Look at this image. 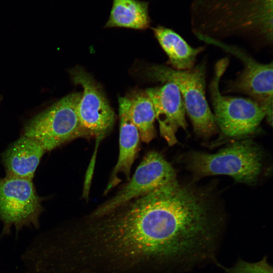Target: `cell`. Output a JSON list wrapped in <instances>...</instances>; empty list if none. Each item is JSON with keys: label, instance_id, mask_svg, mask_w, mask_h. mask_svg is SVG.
<instances>
[{"label": "cell", "instance_id": "11", "mask_svg": "<svg viewBox=\"0 0 273 273\" xmlns=\"http://www.w3.org/2000/svg\"><path fill=\"white\" fill-rule=\"evenodd\" d=\"M118 102L120 119L119 152L116 164L104 192L105 194L119 181L117 178L118 173L122 172L129 178L141 140L139 131L129 116V98L120 97Z\"/></svg>", "mask_w": 273, "mask_h": 273}, {"label": "cell", "instance_id": "5", "mask_svg": "<svg viewBox=\"0 0 273 273\" xmlns=\"http://www.w3.org/2000/svg\"><path fill=\"white\" fill-rule=\"evenodd\" d=\"M81 92H74L34 116L27 123L24 135L39 143L46 151L80 137H90L82 127L77 113Z\"/></svg>", "mask_w": 273, "mask_h": 273}, {"label": "cell", "instance_id": "8", "mask_svg": "<svg viewBox=\"0 0 273 273\" xmlns=\"http://www.w3.org/2000/svg\"><path fill=\"white\" fill-rule=\"evenodd\" d=\"M175 179V171L170 164L159 153L150 152L138 166L129 181L88 216L105 214Z\"/></svg>", "mask_w": 273, "mask_h": 273}, {"label": "cell", "instance_id": "1", "mask_svg": "<svg viewBox=\"0 0 273 273\" xmlns=\"http://www.w3.org/2000/svg\"><path fill=\"white\" fill-rule=\"evenodd\" d=\"M191 19L198 39L237 37L272 45V0H193Z\"/></svg>", "mask_w": 273, "mask_h": 273}, {"label": "cell", "instance_id": "12", "mask_svg": "<svg viewBox=\"0 0 273 273\" xmlns=\"http://www.w3.org/2000/svg\"><path fill=\"white\" fill-rule=\"evenodd\" d=\"M46 151L37 141L23 135L3 155L7 175L32 179Z\"/></svg>", "mask_w": 273, "mask_h": 273}, {"label": "cell", "instance_id": "2", "mask_svg": "<svg viewBox=\"0 0 273 273\" xmlns=\"http://www.w3.org/2000/svg\"><path fill=\"white\" fill-rule=\"evenodd\" d=\"M229 64L228 58L215 64L209 90L214 121L220 132L218 141L244 139L256 132L266 117L264 109L250 98L223 96L219 89L220 79Z\"/></svg>", "mask_w": 273, "mask_h": 273}, {"label": "cell", "instance_id": "3", "mask_svg": "<svg viewBox=\"0 0 273 273\" xmlns=\"http://www.w3.org/2000/svg\"><path fill=\"white\" fill-rule=\"evenodd\" d=\"M263 155L261 149L250 140L236 141L215 154L192 152L186 162L196 179L225 175L236 181L255 183L261 173Z\"/></svg>", "mask_w": 273, "mask_h": 273}, {"label": "cell", "instance_id": "10", "mask_svg": "<svg viewBox=\"0 0 273 273\" xmlns=\"http://www.w3.org/2000/svg\"><path fill=\"white\" fill-rule=\"evenodd\" d=\"M145 92L153 103L161 135L172 146L177 143L179 128L187 129L186 110L179 90L172 82L147 88Z\"/></svg>", "mask_w": 273, "mask_h": 273}, {"label": "cell", "instance_id": "16", "mask_svg": "<svg viewBox=\"0 0 273 273\" xmlns=\"http://www.w3.org/2000/svg\"><path fill=\"white\" fill-rule=\"evenodd\" d=\"M225 273H273L272 266L264 257L256 262H248L243 260H238L232 267L225 269Z\"/></svg>", "mask_w": 273, "mask_h": 273}, {"label": "cell", "instance_id": "13", "mask_svg": "<svg viewBox=\"0 0 273 273\" xmlns=\"http://www.w3.org/2000/svg\"><path fill=\"white\" fill-rule=\"evenodd\" d=\"M159 44L168 57V64L178 70L195 66L197 56L204 47L193 48L173 29L159 25L152 28Z\"/></svg>", "mask_w": 273, "mask_h": 273}, {"label": "cell", "instance_id": "9", "mask_svg": "<svg viewBox=\"0 0 273 273\" xmlns=\"http://www.w3.org/2000/svg\"><path fill=\"white\" fill-rule=\"evenodd\" d=\"M41 210L32 179L8 175L0 179V220L6 233L12 225L37 226Z\"/></svg>", "mask_w": 273, "mask_h": 273}, {"label": "cell", "instance_id": "17", "mask_svg": "<svg viewBox=\"0 0 273 273\" xmlns=\"http://www.w3.org/2000/svg\"><path fill=\"white\" fill-rule=\"evenodd\" d=\"M54 252H55V247H54ZM55 258H56V257H55ZM56 262H57V261H56ZM57 266H58V265H57ZM58 268H59V267H58ZM60 272H61V271H60Z\"/></svg>", "mask_w": 273, "mask_h": 273}, {"label": "cell", "instance_id": "14", "mask_svg": "<svg viewBox=\"0 0 273 273\" xmlns=\"http://www.w3.org/2000/svg\"><path fill=\"white\" fill-rule=\"evenodd\" d=\"M150 2L140 0H113L104 28L145 30L151 26Z\"/></svg>", "mask_w": 273, "mask_h": 273}, {"label": "cell", "instance_id": "15", "mask_svg": "<svg viewBox=\"0 0 273 273\" xmlns=\"http://www.w3.org/2000/svg\"><path fill=\"white\" fill-rule=\"evenodd\" d=\"M129 99L130 119L137 128L141 140L149 143L156 136V114L152 101L145 92H138Z\"/></svg>", "mask_w": 273, "mask_h": 273}, {"label": "cell", "instance_id": "4", "mask_svg": "<svg viewBox=\"0 0 273 273\" xmlns=\"http://www.w3.org/2000/svg\"><path fill=\"white\" fill-rule=\"evenodd\" d=\"M148 78L162 83L172 82L178 88L195 133L208 138L218 132L205 94L206 65L203 62L191 69L178 70L162 65L148 68Z\"/></svg>", "mask_w": 273, "mask_h": 273}, {"label": "cell", "instance_id": "7", "mask_svg": "<svg viewBox=\"0 0 273 273\" xmlns=\"http://www.w3.org/2000/svg\"><path fill=\"white\" fill-rule=\"evenodd\" d=\"M72 81L83 88L77 105V113L82 127L90 136L96 138V147L87 170L94 169L99 144L111 131L115 114L102 87L93 77L81 67L70 71Z\"/></svg>", "mask_w": 273, "mask_h": 273}, {"label": "cell", "instance_id": "6", "mask_svg": "<svg viewBox=\"0 0 273 273\" xmlns=\"http://www.w3.org/2000/svg\"><path fill=\"white\" fill-rule=\"evenodd\" d=\"M200 40L220 48L240 60L243 69L235 79L228 83L226 93L245 94L261 105L265 110L266 119L272 123L273 63L258 62L240 47L209 38Z\"/></svg>", "mask_w": 273, "mask_h": 273}]
</instances>
